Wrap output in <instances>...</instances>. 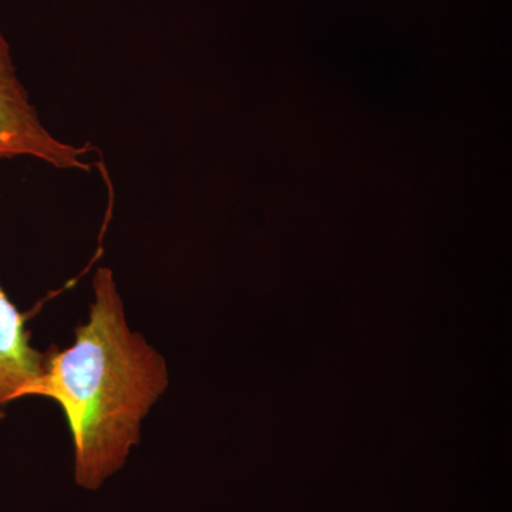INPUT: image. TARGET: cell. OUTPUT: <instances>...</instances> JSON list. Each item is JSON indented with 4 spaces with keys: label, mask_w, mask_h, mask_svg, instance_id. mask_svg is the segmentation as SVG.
Masks as SVG:
<instances>
[{
    "label": "cell",
    "mask_w": 512,
    "mask_h": 512,
    "mask_svg": "<svg viewBox=\"0 0 512 512\" xmlns=\"http://www.w3.org/2000/svg\"><path fill=\"white\" fill-rule=\"evenodd\" d=\"M92 148L74 146L47 130L20 82L12 50L0 29V160L30 157L57 170L90 171Z\"/></svg>",
    "instance_id": "2"
},
{
    "label": "cell",
    "mask_w": 512,
    "mask_h": 512,
    "mask_svg": "<svg viewBox=\"0 0 512 512\" xmlns=\"http://www.w3.org/2000/svg\"><path fill=\"white\" fill-rule=\"evenodd\" d=\"M26 323V313L0 286V419L10 403L23 399L45 367V353L33 348Z\"/></svg>",
    "instance_id": "3"
},
{
    "label": "cell",
    "mask_w": 512,
    "mask_h": 512,
    "mask_svg": "<svg viewBox=\"0 0 512 512\" xmlns=\"http://www.w3.org/2000/svg\"><path fill=\"white\" fill-rule=\"evenodd\" d=\"M92 289L73 345L45 353L42 376L23 394L59 404L72 437L74 481L87 491L126 466L170 382L164 356L128 325L113 271L97 269Z\"/></svg>",
    "instance_id": "1"
}]
</instances>
